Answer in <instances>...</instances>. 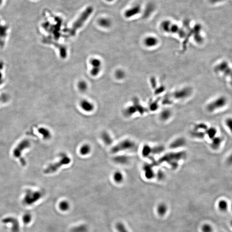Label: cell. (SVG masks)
I'll list each match as a JSON object with an SVG mask.
<instances>
[{
  "label": "cell",
  "instance_id": "22",
  "mask_svg": "<svg viewBox=\"0 0 232 232\" xmlns=\"http://www.w3.org/2000/svg\"><path fill=\"white\" fill-rule=\"evenodd\" d=\"M116 75H117V78H121L123 76V73L122 71H118L116 73Z\"/></svg>",
  "mask_w": 232,
  "mask_h": 232
},
{
  "label": "cell",
  "instance_id": "21",
  "mask_svg": "<svg viewBox=\"0 0 232 232\" xmlns=\"http://www.w3.org/2000/svg\"><path fill=\"white\" fill-rule=\"evenodd\" d=\"M225 123H226V126H228L229 130L231 131V132L232 133V119L228 118V119H227Z\"/></svg>",
  "mask_w": 232,
  "mask_h": 232
},
{
  "label": "cell",
  "instance_id": "14",
  "mask_svg": "<svg viewBox=\"0 0 232 232\" xmlns=\"http://www.w3.org/2000/svg\"><path fill=\"white\" fill-rule=\"evenodd\" d=\"M98 23L100 26L104 28H108L111 26V22L109 19L107 18H102L99 19Z\"/></svg>",
  "mask_w": 232,
  "mask_h": 232
},
{
  "label": "cell",
  "instance_id": "19",
  "mask_svg": "<svg viewBox=\"0 0 232 232\" xmlns=\"http://www.w3.org/2000/svg\"><path fill=\"white\" fill-rule=\"evenodd\" d=\"M202 232H212L213 229L212 227L209 224H205L202 227Z\"/></svg>",
  "mask_w": 232,
  "mask_h": 232
},
{
  "label": "cell",
  "instance_id": "7",
  "mask_svg": "<svg viewBox=\"0 0 232 232\" xmlns=\"http://www.w3.org/2000/svg\"><path fill=\"white\" fill-rule=\"evenodd\" d=\"M225 98H220V99L216 100V101H215L214 103H212L210 105H209L208 107V109L209 111H214L215 109H216V108H221L222 106H224V105L225 104Z\"/></svg>",
  "mask_w": 232,
  "mask_h": 232
},
{
  "label": "cell",
  "instance_id": "5",
  "mask_svg": "<svg viewBox=\"0 0 232 232\" xmlns=\"http://www.w3.org/2000/svg\"><path fill=\"white\" fill-rule=\"evenodd\" d=\"M91 64L92 65L91 74L92 75L96 76L100 72L101 63L100 60L96 58L92 59L91 61Z\"/></svg>",
  "mask_w": 232,
  "mask_h": 232
},
{
  "label": "cell",
  "instance_id": "3",
  "mask_svg": "<svg viewBox=\"0 0 232 232\" xmlns=\"http://www.w3.org/2000/svg\"><path fill=\"white\" fill-rule=\"evenodd\" d=\"M133 146V142L129 140H125L114 146L111 150V152L113 154H115L119 152L131 149Z\"/></svg>",
  "mask_w": 232,
  "mask_h": 232
},
{
  "label": "cell",
  "instance_id": "9",
  "mask_svg": "<svg viewBox=\"0 0 232 232\" xmlns=\"http://www.w3.org/2000/svg\"><path fill=\"white\" fill-rule=\"evenodd\" d=\"M101 138L103 142L106 145H110L112 143L113 140L111 135L108 132H104L101 134Z\"/></svg>",
  "mask_w": 232,
  "mask_h": 232
},
{
  "label": "cell",
  "instance_id": "12",
  "mask_svg": "<svg viewBox=\"0 0 232 232\" xmlns=\"http://www.w3.org/2000/svg\"><path fill=\"white\" fill-rule=\"evenodd\" d=\"M113 179L116 183H121L123 180V174L119 171H116L113 175Z\"/></svg>",
  "mask_w": 232,
  "mask_h": 232
},
{
  "label": "cell",
  "instance_id": "16",
  "mask_svg": "<svg viewBox=\"0 0 232 232\" xmlns=\"http://www.w3.org/2000/svg\"><path fill=\"white\" fill-rule=\"evenodd\" d=\"M218 207L221 211H226L228 208V202L225 200H221L218 202Z\"/></svg>",
  "mask_w": 232,
  "mask_h": 232
},
{
  "label": "cell",
  "instance_id": "27",
  "mask_svg": "<svg viewBox=\"0 0 232 232\" xmlns=\"http://www.w3.org/2000/svg\"><path fill=\"white\" fill-rule=\"evenodd\" d=\"M231 209H232V205H231Z\"/></svg>",
  "mask_w": 232,
  "mask_h": 232
},
{
  "label": "cell",
  "instance_id": "18",
  "mask_svg": "<svg viewBox=\"0 0 232 232\" xmlns=\"http://www.w3.org/2000/svg\"><path fill=\"white\" fill-rule=\"evenodd\" d=\"M114 160L117 163L124 164L127 162L128 159L126 157L124 156H118L115 158Z\"/></svg>",
  "mask_w": 232,
  "mask_h": 232
},
{
  "label": "cell",
  "instance_id": "23",
  "mask_svg": "<svg viewBox=\"0 0 232 232\" xmlns=\"http://www.w3.org/2000/svg\"><path fill=\"white\" fill-rule=\"evenodd\" d=\"M224 1V0H209L211 3L214 4L221 2L223 1Z\"/></svg>",
  "mask_w": 232,
  "mask_h": 232
},
{
  "label": "cell",
  "instance_id": "4",
  "mask_svg": "<svg viewBox=\"0 0 232 232\" xmlns=\"http://www.w3.org/2000/svg\"><path fill=\"white\" fill-rule=\"evenodd\" d=\"M142 11V8L139 5H135L129 9L125 13V16L126 18H130L138 15Z\"/></svg>",
  "mask_w": 232,
  "mask_h": 232
},
{
  "label": "cell",
  "instance_id": "17",
  "mask_svg": "<svg viewBox=\"0 0 232 232\" xmlns=\"http://www.w3.org/2000/svg\"><path fill=\"white\" fill-rule=\"evenodd\" d=\"M39 132L42 134L45 139H49L51 138V133L47 129L43 128L40 129Z\"/></svg>",
  "mask_w": 232,
  "mask_h": 232
},
{
  "label": "cell",
  "instance_id": "24",
  "mask_svg": "<svg viewBox=\"0 0 232 232\" xmlns=\"http://www.w3.org/2000/svg\"><path fill=\"white\" fill-rule=\"evenodd\" d=\"M2 2V0H0V4Z\"/></svg>",
  "mask_w": 232,
  "mask_h": 232
},
{
  "label": "cell",
  "instance_id": "10",
  "mask_svg": "<svg viewBox=\"0 0 232 232\" xmlns=\"http://www.w3.org/2000/svg\"><path fill=\"white\" fill-rule=\"evenodd\" d=\"M168 210V207L166 204L161 203L158 205L157 208V212L160 216H163L166 214Z\"/></svg>",
  "mask_w": 232,
  "mask_h": 232
},
{
  "label": "cell",
  "instance_id": "11",
  "mask_svg": "<svg viewBox=\"0 0 232 232\" xmlns=\"http://www.w3.org/2000/svg\"><path fill=\"white\" fill-rule=\"evenodd\" d=\"M91 149L90 146L88 144L83 145L80 149V153L81 155L86 156L90 153Z\"/></svg>",
  "mask_w": 232,
  "mask_h": 232
},
{
  "label": "cell",
  "instance_id": "25",
  "mask_svg": "<svg viewBox=\"0 0 232 232\" xmlns=\"http://www.w3.org/2000/svg\"><path fill=\"white\" fill-rule=\"evenodd\" d=\"M107 1H112L113 0H107Z\"/></svg>",
  "mask_w": 232,
  "mask_h": 232
},
{
  "label": "cell",
  "instance_id": "26",
  "mask_svg": "<svg viewBox=\"0 0 232 232\" xmlns=\"http://www.w3.org/2000/svg\"><path fill=\"white\" fill-rule=\"evenodd\" d=\"M231 226L232 227V221H231Z\"/></svg>",
  "mask_w": 232,
  "mask_h": 232
},
{
  "label": "cell",
  "instance_id": "6",
  "mask_svg": "<svg viewBox=\"0 0 232 232\" xmlns=\"http://www.w3.org/2000/svg\"><path fill=\"white\" fill-rule=\"evenodd\" d=\"M80 106L83 111L87 112H92L94 108L93 104L87 100H83L81 101L80 103Z\"/></svg>",
  "mask_w": 232,
  "mask_h": 232
},
{
  "label": "cell",
  "instance_id": "1",
  "mask_svg": "<svg viewBox=\"0 0 232 232\" xmlns=\"http://www.w3.org/2000/svg\"><path fill=\"white\" fill-rule=\"evenodd\" d=\"M70 157L65 154H62L59 161L50 165L44 171L45 173L50 174L56 172L62 166L67 165L71 163Z\"/></svg>",
  "mask_w": 232,
  "mask_h": 232
},
{
  "label": "cell",
  "instance_id": "13",
  "mask_svg": "<svg viewBox=\"0 0 232 232\" xmlns=\"http://www.w3.org/2000/svg\"><path fill=\"white\" fill-rule=\"evenodd\" d=\"M88 228L87 226L84 225H80L73 228L72 229V232H87Z\"/></svg>",
  "mask_w": 232,
  "mask_h": 232
},
{
  "label": "cell",
  "instance_id": "20",
  "mask_svg": "<svg viewBox=\"0 0 232 232\" xmlns=\"http://www.w3.org/2000/svg\"><path fill=\"white\" fill-rule=\"evenodd\" d=\"M78 87L81 91H85L87 88V85L84 82H81L78 84Z\"/></svg>",
  "mask_w": 232,
  "mask_h": 232
},
{
  "label": "cell",
  "instance_id": "2",
  "mask_svg": "<svg viewBox=\"0 0 232 232\" xmlns=\"http://www.w3.org/2000/svg\"><path fill=\"white\" fill-rule=\"evenodd\" d=\"M93 10V9L92 7H87L81 14L79 17L74 23L72 27L70 29V33L71 35H73L75 34L78 29H80L83 26L85 21H86L88 18L92 14Z\"/></svg>",
  "mask_w": 232,
  "mask_h": 232
},
{
  "label": "cell",
  "instance_id": "8",
  "mask_svg": "<svg viewBox=\"0 0 232 232\" xmlns=\"http://www.w3.org/2000/svg\"><path fill=\"white\" fill-rule=\"evenodd\" d=\"M58 208L62 212H66L70 209V204L68 201L63 200L58 204Z\"/></svg>",
  "mask_w": 232,
  "mask_h": 232
},
{
  "label": "cell",
  "instance_id": "15",
  "mask_svg": "<svg viewBox=\"0 0 232 232\" xmlns=\"http://www.w3.org/2000/svg\"><path fill=\"white\" fill-rule=\"evenodd\" d=\"M115 228L117 232H129L125 225L122 222H118L116 224Z\"/></svg>",
  "mask_w": 232,
  "mask_h": 232
}]
</instances>
